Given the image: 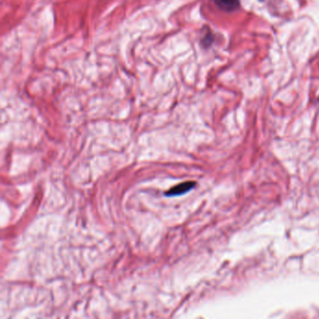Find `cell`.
<instances>
[{
	"label": "cell",
	"mask_w": 319,
	"mask_h": 319,
	"mask_svg": "<svg viewBox=\"0 0 319 319\" xmlns=\"http://www.w3.org/2000/svg\"><path fill=\"white\" fill-rule=\"evenodd\" d=\"M196 186V183L193 181L181 183L177 186H173L172 189H170L166 195L168 197H176V196H182L184 194L187 193L188 191L192 190Z\"/></svg>",
	"instance_id": "6da1fadb"
},
{
	"label": "cell",
	"mask_w": 319,
	"mask_h": 319,
	"mask_svg": "<svg viewBox=\"0 0 319 319\" xmlns=\"http://www.w3.org/2000/svg\"><path fill=\"white\" fill-rule=\"evenodd\" d=\"M213 2L225 12H233L240 6V0H213Z\"/></svg>",
	"instance_id": "7a4b0ae2"
}]
</instances>
